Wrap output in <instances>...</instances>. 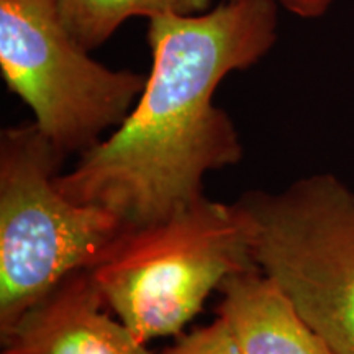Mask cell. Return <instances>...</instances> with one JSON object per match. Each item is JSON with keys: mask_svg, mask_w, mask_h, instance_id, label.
I'll list each match as a JSON object with an SVG mask.
<instances>
[{"mask_svg": "<svg viewBox=\"0 0 354 354\" xmlns=\"http://www.w3.org/2000/svg\"><path fill=\"white\" fill-rule=\"evenodd\" d=\"M277 39L276 0H228L197 15L149 19L151 73L109 138L57 174L64 196L104 207L133 230L156 223L203 196V177L241 161L243 145L216 88Z\"/></svg>", "mask_w": 354, "mask_h": 354, "instance_id": "1", "label": "cell"}, {"mask_svg": "<svg viewBox=\"0 0 354 354\" xmlns=\"http://www.w3.org/2000/svg\"><path fill=\"white\" fill-rule=\"evenodd\" d=\"M64 156L35 122L0 135V339L133 232L113 212L64 196L56 183Z\"/></svg>", "mask_w": 354, "mask_h": 354, "instance_id": "2", "label": "cell"}, {"mask_svg": "<svg viewBox=\"0 0 354 354\" xmlns=\"http://www.w3.org/2000/svg\"><path fill=\"white\" fill-rule=\"evenodd\" d=\"M256 268L240 203L205 196L133 230L92 269L102 299L141 343L180 333L215 289Z\"/></svg>", "mask_w": 354, "mask_h": 354, "instance_id": "3", "label": "cell"}, {"mask_svg": "<svg viewBox=\"0 0 354 354\" xmlns=\"http://www.w3.org/2000/svg\"><path fill=\"white\" fill-rule=\"evenodd\" d=\"M238 203L256 268L277 282L335 354H354V192L318 172Z\"/></svg>", "mask_w": 354, "mask_h": 354, "instance_id": "4", "label": "cell"}, {"mask_svg": "<svg viewBox=\"0 0 354 354\" xmlns=\"http://www.w3.org/2000/svg\"><path fill=\"white\" fill-rule=\"evenodd\" d=\"M0 71L63 154L86 153L118 128L146 77L110 69L64 28L56 0H0Z\"/></svg>", "mask_w": 354, "mask_h": 354, "instance_id": "5", "label": "cell"}, {"mask_svg": "<svg viewBox=\"0 0 354 354\" xmlns=\"http://www.w3.org/2000/svg\"><path fill=\"white\" fill-rule=\"evenodd\" d=\"M105 308L92 271L73 274L0 339L2 354H151Z\"/></svg>", "mask_w": 354, "mask_h": 354, "instance_id": "6", "label": "cell"}, {"mask_svg": "<svg viewBox=\"0 0 354 354\" xmlns=\"http://www.w3.org/2000/svg\"><path fill=\"white\" fill-rule=\"evenodd\" d=\"M220 290L223 299L216 312L241 354H335L289 295L261 269L233 274Z\"/></svg>", "mask_w": 354, "mask_h": 354, "instance_id": "7", "label": "cell"}, {"mask_svg": "<svg viewBox=\"0 0 354 354\" xmlns=\"http://www.w3.org/2000/svg\"><path fill=\"white\" fill-rule=\"evenodd\" d=\"M210 0H56L64 28L86 51L104 44L131 17L197 15Z\"/></svg>", "mask_w": 354, "mask_h": 354, "instance_id": "8", "label": "cell"}, {"mask_svg": "<svg viewBox=\"0 0 354 354\" xmlns=\"http://www.w3.org/2000/svg\"><path fill=\"white\" fill-rule=\"evenodd\" d=\"M161 354H241V351L228 325L218 317L210 325L180 336L176 344Z\"/></svg>", "mask_w": 354, "mask_h": 354, "instance_id": "9", "label": "cell"}, {"mask_svg": "<svg viewBox=\"0 0 354 354\" xmlns=\"http://www.w3.org/2000/svg\"><path fill=\"white\" fill-rule=\"evenodd\" d=\"M276 2L300 19H318L328 12L335 0H276Z\"/></svg>", "mask_w": 354, "mask_h": 354, "instance_id": "10", "label": "cell"}]
</instances>
